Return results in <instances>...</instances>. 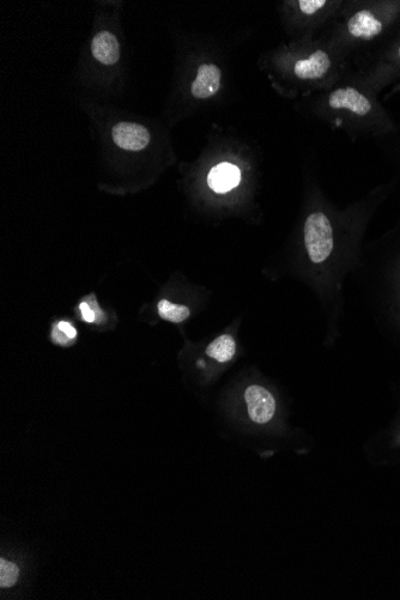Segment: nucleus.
I'll return each instance as SVG.
<instances>
[{
	"instance_id": "obj_1",
	"label": "nucleus",
	"mask_w": 400,
	"mask_h": 600,
	"mask_svg": "<svg viewBox=\"0 0 400 600\" xmlns=\"http://www.w3.org/2000/svg\"><path fill=\"white\" fill-rule=\"evenodd\" d=\"M400 28V2H360L349 6L338 26L343 52H371Z\"/></svg>"
},
{
	"instance_id": "obj_2",
	"label": "nucleus",
	"mask_w": 400,
	"mask_h": 600,
	"mask_svg": "<svg viewBox=\"0 0 400 600\" xmlns=\"http://www.w3.org/2000/svg\"><path fill=\"white\" fill-rule=\"evenodd\" d=\"M326 100L327 107L354 136L385 138L396 129L377 96L355 83L333 89Z\"/></svg>"
},
{
	"instance_id": "obj_3",
	"label": "nucleus",
	"mask_w": 400,
	"mask_h": 600,
	"mask_svg": "<svg viewBox=\"0 0 400 600\" xmlns=\"http://www.w3.org/2000/svg\"><path fill=\"white\" fill-rule=\"evenodd\" d=\"M400 81V28L363 57L353 83L377 96L391 83Z\"/></svg>"
},
{
	"instance_id": "obj_4",
	"label": "nucleus",
	"mask_w": 400,
	"mask_h": 600,
	"mask_svg": "<svg viewBox=\"0 0 400 600\" xmlns=\"http://www.w3.org/2000/svg\"><path fill=\"white\" fill-rule=\"evenodd\" d=\"M303 233H305V246L311 262L325 263L335 247L330 218L324 212H313L307 217Z\"/></svg>"
},
{
	"instance_id": "obj_5",
	"label": "nucleus",
	"mask_w": 400,
	"mask_h": 600,
	"mask_svg": "<svg viewBox=\"0 0 400 600\" xmlns=\"http://www.w3.org/2000/svg\"><path fill=\"white\" fill-rule=\"evenodd\" d=\"M336 62L331 54L321 48L305 52L290 64V74L295 81L314 83L325 80L335 70Z\"/></svg>"
},
{
	"instance_id": "obj_6",
	"label": "nucleus",
	"mask_w": 400,
	"mask_h": 600,
	"mask_svg": "<svg viewBox=\"0 0 400 600\" xmlns=\"http://www.w3.org/2000/svg\"><path fill=\"white\" fill-rule=\"evenodd\" d=\"M248 415L258 424L268 423L276 414L274 396L262 386L252 385L245 392Z\"/></svg>"
},
{
	"instance_id": "obj_7",
	"label": "nucleus",
	"mask_w": 400,
	"mask_h": 600,
	"mask_svg": "<svg viewBox=\"0 0 400 600\" xmlns=\"http://www.w3.org/2000/svg\"><path fill=\"white\" fill-rule=\"evenodd\" d=\"M112 137L119 148L141 151L150 143V133L144 126L135 123H119L113 127Z\"/></svg>"
},
{
	"instance_id": "obj_8",
	"label": "nucleus",
	"mask_w": 400,
	"mask_h": 600,
	"mask_svg": "<svg viewBox=\"0 0 400 600\" xmlns=\"http://www.w3.org/2000/svg\"><path fill=\"white\" fill-rule=\"evenodd\" d=\"M221 69L215 64L199 66L196 80L193 81L191 93L199 100H208L221 88Z\"/></svg>"
},
{
	"instance_id": "obj_9",
	"label": "nucleus",
	"mask_w": 400,
	"mask_h": 600,
	"mask_svg": "<svg viewBox=\"0 0 400 600\" xmlns=\"http://www.w3.org/2000/svg\"><path fill=\"white\" fill-rule=\"evenodd\" d=\"M240 169L232 163L223 162L211 169L208 184L216 193H226L240 184Z\"/></svg>"
},
{
	"instance_id": "obj_10",
	"label": "nucleus",
	"mask_w": 400,
	"mask_h": 600,
	"mask_svg": "<svg viewBox=\"0 0 400 600\" xmlns=\"http://www.w3.org/2000/svg\"><path fill=\"white\" fill-rule=\"evenodd\" d=\"M93 56L103 65H114L120 58V45L112 33L101 32L94 36L92 42Z\"/></svg>"
},
{
	"instance_id": "obj_11",
	"label": "nucleus",
	"mask_w": 400,
	"mask_h": 600,
	"mask_svg": "<svg viewBox=\"0 0 400 600\" xmlns=\"http://www.w3.org/2000/svg\"><path fill=\"white\" fill-rule=\"evenodd\" d=\"M236 353V344L234 338L229 335H223L215 339L208 349L206 354L218 362H228L233 359Z\"/></svg>"
},
{
	"instance_id": "obj_12",
	"label": "nucleus",
	"mask_w": 400,
	"mask_h": 600,
	"mask_svg": "<svg viewBox=\"0 0 400 600\" xmlns=\"http://www.w3.org/2000/svg\"><path fill=\"white\" fill-rule=\"evenodd\" d=\"M159 314L163 320L179 324L190 317L191 311L186 306L175 305L171 301L161 300L159 303Z\"/></svg>"
},
{
	"instance_id": "obj_13",
	"label": "nucleus",
	"mask_w": 400,
	"mask_h": 600,
	"mask_svg": "<svg viewBox=\"0 0 400 600\" xmlns=\"http://www.w3.org/2000/svg\"><path fill=\"white\" fill-rule=\"evenodd\" d=\"M329 4L325 0H301V2H296L295 6L298 8L301 16L313 17L323 12Z\"/></svg>"
},
{
	"instance_id": "obj_14",
	"label": "nucleus",
	"mask_w": 400,
	"mask_h": 600,
	"mask_svg": "<svg viewBox=\"0 0 400 600\" xmlns=\"http://www.w3.org/2000/svg\"><path fill=\"white\" fill-rule=\"evenodd\" d=\"M18 579V568L14 563L0 560V586L3 589L14 586Z\"/></svg>"
},
{
	"instance_id": "obj_15",
	"label": "nucleus",
	"mask_w": 400,
	"mask_h": 600,
	"mask_svg": "<svg viewBox=\"0 0 400 600\" xmlns=\"http://www.w3.org/2000/svg\"><path fill=\"white\" fill-rule=\"evenodd\" d=\"M80 309L82 317L84 320L87 321V323H94V321H98L96 320V313L93 311L92 308H90L88 302H82L80 305Z\"/></svg>"
},
{
	"instance_id": "obj_16",
	"label": "nucleus",
	"mask_w": 400,
	"mask_h": 600,
	"mask_svg": "<svg viewBox=\"0 0 400 600\" xmlns=\"http://www.w3.org/2000/svg\"><path fill=\"white\" fill-rule=\"evenodd\" d=\"M58 329L63 331L66 336H68L72 341L77 337V331L74 326H72L68 321H60L58 324Z\"/></svg>"
},
{
	"instance_id": "obj_17",
	"label": "nucleus",
	"mask_w": 400,
	"mask_h": 600,
	"mask_svg": "<svg viewBox=\"0 0 400 600\" xmlns=\"http://www.w3.org/2000/svg\"><path fill=\"white\" fill-rule=\"evenodd\" d=\"M52 338H53V342L54 343H58V344H69V341H72V339H70L68 336L65 335V333L63 331H60L57 327V329H54L52 332Z\"/></svg>"
},
{
	"instance_id": "obj_18",
	"label": "nucleus",
	"mask_w": 400,
	"mask_h": 600,
	"mask_svg": "<svg viewBox=\"0 0 400 600\" xmlns=\"http://www.w3.org/2000/svg\"><path fill=\"white\" fill-rule=\"evenodd\" d=\"M400 92V81L395 84L392 88V92H390L389 96Z\"/></svg>"
},
{
	"instance_id": "obj_19",
	"label": "nucleus",
	"mask_w": 400,
	"mask_h": 600,
	"mask_svg": "<svg viewBox=\"0 0 400 600\" xmlns=\"http://www.w3.org/2000/svg\"><path fill=\"white\" fill-rule=\"evenodd\" d=\"M399 148H400V145H399Z\"/></svg>"
}]
</instances>
